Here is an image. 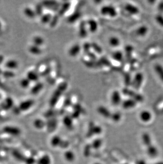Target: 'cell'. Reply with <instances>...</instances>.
<instances>
[{
	"label": "cell",
	"instance_id": "cell-5",
	"mask_svg": "<svg viewBox=\"0 0 163 164\" xmlns=\"http://www.w3.org/2000/svg\"><path fill=\"white\" fill-rule=\"evenodd\" d=\"M82 49V47L80 45L78 44H75L68 49V54L70 57L75 58L80 54Z\"/></svg>",
	"mask_w": 163,
	"mask_h": 164
},
{
	"label": "cell",
	"instance_id": "cell-36",
	"mask_svg": "<svg viewBox=\"0 0 163 164\" xmlns=\"http://www.w3.org/2000/svg\"><path fill=\"white\" fill-rule=\"evenodd\" d=\"M156 164H163V162H158Z\"/></svg>",
	"mask_w": 163,
	"mask_h": 164
},
{
	"label": "cell",
	"instance_id": "cell-20",
	"mask_svg": "<svg viewBox=\"0 0 163 164\" xmlns=\"http://www.w3.org/2000/svg\"><path fill=\"white\" fill-rule=\"evenodd\" d=\"M52 17H53V15L51 13H44L40 18L41 22L44 25L49 24L51 20L52 19Z\"/></svg>",
	"mask_w": 163,
	"mask_h": 164
},
{
	"label": "cell",
	"instance_id": "cell-12",
	"mask_svg": "<svg viewBox=\"0 0 163 164\" xmlns=\"http://www.w3.org/2000/svg\"><path fill=\"white\" fill-rule=\"evenodd\" d=\"M23 14L26 17L30 19H33L34 18H35L37 16L34 10L32 9L30 7H25L23 10Z\"/></svg>",
	"mask_w": 163,
	"mask_h": 164
},
{
	"label": "cell",
	"instance_id": "cell-30",
	"mask_svg": "<svg viewBox=\"0 0 163 164\" xmlns=\"http://www.w3.org/2000/svg\"><path fill=\"white\" fill-rule=\"evenodd\" d=\"M43 6L41 4H39L36 6V9H34V11L36 12V15H39V16H41V15L44 14L43 13Z\"/></svg>",
	"mask_w": 163,
	"mask_h": 164
},
{
	"label": "cell",
	"instance_id": "cell-31",
	"mask_svg": "<svg viewBox=\"0 0 163 164\" xmlns=\"http://www.w3.org/2000/svg\"><path fill=\"white\" fill-rule=\"evenodd\" d=\"M121 117V115L120 113H118V112L111 114V117H112V119L115 122L119 121Z\"/></svg>",
	"mask_w": 163,
	"mask_h": 164
},
{
	"label": "cell",
	"instance_id": "cell-2",
	"mask_svg": "<svg viewBox=\"0 0 163 164\" xmlns=\"http://www.w3.org/2000/svg\"><path fill=\"white\" fill-rule=\"evenodd\" d=\"M100 13L104 16H109L114 18L118 15L116 9L112 5H104L100 9Z\"/></svg>",
	"mask_w": 163,
	"mask_h": 164
},
{
	"label": "cell",
	"instance_id": "cell-19",
	"mask_svg": "<svg viewBox=\"0 0 163 164\" xmlns=\"http://www.w3.org/2000/svg\"><path fill=\"white\" fill-rule=\"evenodd\" d=\"M152 114L147 111H144L140 114V119L142 121L147 122L150 121L152 119Z\"/></svg>",
	"mask_w": 163,
	"mask_h": 164
},
{
	"label": "cell",
	"instance_id": "cell-14",
	"mask_svg": "<svg viewBox=\"0 0 163 164\" xmlns=\"http://www.w3.org/2000/svg\"><path fill=\"white\" fill-rule=\"evenodd\" d=\"M125 9L128 13L132 15H137L139 12V10L137 7L131 4H127L125 6Z\"/></svg>",
	"mask_w": 163,
	"mask_h": 164
},
{
	"label": "cell",
	"instance_id": "cell-4",
	"mask_svg": "<svg viewBox=\"0 0 163 164\" xmlns=\"http://www.w3.org/2000/svg\"><path fill=\"white\" fill-rule=\"evenodd\" d=\"M42 6L53 11H58L60 5L55 1H46L42 2Z\"/></svg>",
	"mask_w": 163,
	"mask_h": 164
},
{
	"label": "cell",
	"instance_id": "cell-26",
	"mask_svg": "<svg viewBox=\"0 0 163 164\" xmlns=\"http://www.w3.org/2000/svg\"><path fill=\"white\" fill-rule=\"evenodd\" d=\"M59 15H53L52 19L51 20V22L49 23V25L51 26V27L54 28L57 25V24H58V21H59Z\"/></svg>",
	"mask_w": 163,
	"mask_h": 164
},
{
	"label": "cell",
	"instance_id": "cell-33",
	"mask_svg": "<svg viewBox=\"0 0 163 164\" xmlns=\"http://www.w3.org/2000/svg\"><path fill=\"white\" fill-rule=\"evenodd\" d=\"M87 56H89V58L92 60H95V59L96 58V56H95V54L91 51L89 53L87 54Z\"/></svg>",
	"mask_w": 163,
	"mask_h": 164
},
{
	"label": "cell",
	"instance_id": "cell-8",
	"mask_svg": "<svg viewBox=\"0 0 163 164\" xmlns=\"http://www.w3.org/2000/svg\"><path fill=\"white\" fill-rule=\"evenodd\" d=\"M34 100L30 99L23 100L19 105V107L22 111H26L30 109L34 104Z\"/></svg>",
	"mask_w": 163,
	"mask_h": 164
},
{
	"label": "cell",
	"instance_id": "cell-37",
	"mask_svg": "<svg viewBox=\"0 0 163 164\" xmlns=\"http://www.w3.org/2000/svg\"><path fill=\"white\" fill-rule=\"evenodd\" d=\"M98 164V163H96V164Z\"/></svg>",
	"mask_w": 163,
	"mask_h": 164
},
{
	"label": "cell",
	"instance_id": "cell-32",
	"mask_svg": "<svg viewBox=\"0 0 163 164\" xmlns=\"http://www.w3.org/2000/svg\"><path fill=\"white\" fill-rule=\"evenodd\" d=\"M147 28L145 27H141L138 29L137 30V34L139 36H142L144 35L145 34H146L147 32Z\"/></svg>",
	"mask_w": 163,
	"mask_h": 164
},
{
	"label": "cell",
	"instance_id": "cell-9",
	"mask_svg": "<svg viewBox=\"0 0 163 164\" xmlns=\"http://www.w3.org/2000/svg\"><path fill=\"white\" fill-rule=\"evenodd\" d=\"M5 66L8 70H15L19 67V63L15 59H10L5 62Z\"/></svg>",
	"mask_w": 163,
	"mask_h": 164
},
{
	"label": "cell",
	"instance_id": "cell-16",
	"mask_svg": "<svg viewBox=\"0 0 163 164\" xmlns=\"http://www.w3.org/2000/svg\"><path fill=\"white\" fill-rule=\"evenodd\" d=\"M28 51L31 54L34 55H39L42 53V49L41 47L36 46V45L32 44L28 48Z\"/></svg>",
	"mask_w": 163,
	"mask_h": 164
},
{
	"label": "cell",
	"instance_id": "cell-11",
	"mask_svg": "<svg viewBox=\"0 0 163 164\" xmlns=\"http://www.w3.org/2000/svg\"><path fill=\"white\" fill-rule=\"evenodd\" d=\"M70 3L69 2H65L61 4L59 8V10L58 11V15L59 17H61L65 14L66 12L70 9Z\"/></svg>",
	"mask_w": 163,
	"mask_h": 164
},
{
	"label": "cell",
	"instance_id": "cell-23",
	"mask_svg": "<svg viewBox=\"0 0 163 164\" xmlns=\"http://www.w3.org/2000/svg\"><path fill=\"white\" fill-rule=\"evenodd\" d=\"M123 53L120 51H116L112 53V58L118 62H121L123 60Z\"/></svg>",
	"mask_w": 163,
	"mask_h": 164
},
{
	"label": "cell",
	"instance_id": "cell-34",
	"mask_svg": "<svg viewBox=\"0 0 163 164\" xmlns=\"http://www.w3.org/2000/svg\"><path fill=\"white\" fill-rule=\"evenodd\" d=\"M72 152H66V157L67 159H68V160H72L73 158H74V156H70V155L72 154Z\"/></svg>",
	"mask_w": 163,
	"mask_h": 164
},
{
	"label": "cell",
	"instance_id": "cell-1",
	"mask_svg": "<svg viewBox=\"0 0 163 164\" xmlns=\"http://www.w3.org/2000/svg\"><path fill=\"white\" fill-rule=\"evenodd\" d=\"M68 87V84L66 82H64L59 84L57 87L55 92H53L51 96L50 101L49 105L51 107H54L57 104L58 101L59 100V98L61 97L64 92L65 91Z\"/></svg>",
	"mask_w": 163,
	"mask_h": 164
},
{
	"label": "cell",
	"instance_id": "cell-15",
	"mask_svg": "<svg viewBox=\"0 0 163 164\" xmlns=\"http://www.w3.org/2000/svg\"><path fill=\"white\" fill-rule=\"evenodd\" d=\"M97 111V112L103 117H106V118L111 117V113H110L109 110L108 109H106V107L103 106H99L98 107Z\"/></svg>",
	"mask_w": 163,
	"mask_h": 164
},
{
	"label": "cell",
	"instance_id": "cell-28",
	"mask_svg": "<svg viewBox=\"0 0 163 164\" xmlns=\"http://www.w3.org/2000/svg\"><path fill=\"white\" fill-rule=\"evenodd\" d=\"M142 140L145 145L148 147L150 145H152V142H151V139L150 137L147 133H144L142 136Z\"/></svg>",
	"mask_w": 163,
	"mask_h": 164
},
{
	"label": "cell",
	"instance_id": "cell-22",
	"mask_svg": "<svg viewBox=\"0 0 163 164\" xmlns=\"http://www.w3.org/2000/svg\"><path fill=\"white\" fill-rule=\"evenodd\" d=\"M109 44L111 47H117L120 44V41L117 37H111L109 39Z\"/></svg>",
	"mask_w": 163,
	"mask_h": 164
},
{
	"label": "cell",
	"instance_id": "cell-24",
	"mask_svg": "<svg viewBox=\"0 0 163 164\" xmlns=\"http://www.w3.org/2000/svg\"><path fill=\"white\" fill-rule=\"evenodd\" d=\"M31 82L28 79L27 77L23 78L20 81V85L23 89H27L30 87Z\"/></svg>",
	"mask_w": 163,
	"mask_h": 164
},
{
	"label": "cell",
	"instance_id": "cell-7",
	"mask_svg": "<svg viewBox=\"0 0 163 164\" xmlns=\"http://www.w3.org/2000/svg\"><path fill=\"white\" fill-rule=\"evenodd\" d=\"M78 35L81 38H85L88 35V29L87 27L86 22L82 21L79 25L78 28Z\"/></svg>",
	"mask_w": 163,
	"mask_h": 164
},
{
	"label": "cell",
	"instance_id": "cell-3",
	"mask_svg": "<svg viewBox=\"0 0 163 164\" xmlns=\"http://www.w3.org/2000/svg\"><path fill=\"white\" fill-rule=\"evenodd\" d=\"M111 102L112 104L115 106H117L119 104H120L121 103H122V97L121 95L120 92L115 90L114 91H113L112 94L111 95Z\"/></svg>",
	"mask_w": 163,
	"mask_h": 164
},
{
	"label": "cell",
	"instance_id": "cell-21",
	"mask_svg": "<svg viewBox=\"0 0 163 164\" xmlns=\"http://www.w3.org/2000/svg\"><path fill=\"white\" fill-rule=\"evenodd\" d=\"M32 44L40 47L44 44V39L40 36H35L33 37L32 39Z\"/></svg>",
	"mask_w": 163,
	"mask_h": 164
},
{
	"label": "cell",
	"instance_id": "cell-17",
	"mask_svg": "<svg viewBox=\"0 0 163 164\" xmlns=\"http://www.w3.org/2000/svg\"><path fill=\"white\" fill-rule=\"evenodd\" d=\"M44 88V85L43 83L40 82H36L35 85H34L31 89L30 92L32 95H37L39 94Z\"/></svg>",
	"mask_w": 163,
	"mask_h": 164
},
{
	"label": "cell",
	"instance_id": "cell-35",
	"mask_svg": "<svg viewBox=\"0 0 163 164\" xmlns=\"http://www.w3.org/2000/svg\"><path fill=\"white\" fill-rule=\"evenodd\" d=\"M64 103H65V105H66V106H68V104H69V105H70V104H71V100L68 98L67 100H65V102H64Z\"/></svg>",
	"mask_w": 163,
	"mask_h": 164
},
{
	"label": "cell",
	"instance_id": "cell-6",
	"mask_svg": "<svg viewBox=\"0 0 163 164\" xmlns=\"http://www.w3.org/2000/svg\"><path fill=\"white\" fill-rule=\"evenodd\" d=\"M87 27L88 31L91 33H95L99 28V25L95 19H90L86 22Z\"/></svg>",
	"mask_w": 163,
	"mask_h": 164
},
{
	"label": "cell",
	"instance_id": "cell-10",
	"mask_svg": "<svg viewBox=\"0 0 163 164\" xmlns=\"http://www.w3.org/2000/svg\"><path fill=\"white\" fill-rule=\"evenodd\" d=\"M26 77L31 82H37L39 79V74H38V73L35 71H29L26 74Z\"/></svg>",
	"mask_w": 163,
	"mask_h": 164
},
{
	"label": "cell",
	"instance_id": "cell-27",
	"mask_svg": "<svg viewBox=\"0 0 163 164\" xmlns=\"http://www.w3.org/2000/svg\"><path fill=\"white\" fill-rule=\"evenodd\" d=\"M91 48L94 51V52H95L96 53L101 54L102 52V47L99 44H97V43L94 42L91 43Z\"/></svg>",
	"mask_w": 163,
	"mask_h": 164
},
{
	"label": "cell",
	"instance_id": "cell-18",
	"mask_svg": "<svg viewBox=\"0 0 163 164\" xmlns=\"http://www.w3.org/2000/svg\"><path fill=\"white\" fill-rule=\"evenodd\" d=\"M81 16V13L79 11H76L71 15H70L67 18V22L70 24H73L76 22Z\"/></svg>",
	"mask_w": 163,
	"mask_h": 164
},
{
	"label": "cell",
	"instance_id": "cell-25",
	"mask_svg": "<svg viewBox=\"0 0 163 164\" xmlns=\"http://www.w3.org/2000/svg\"><path fill=\"white\" fill-rule=\"evenodd\" d=\"M147 152L148 155L151 157H155L158 154V151L156 148L152 145H150L147 147Z\"/></svg>",
	"mask_w": 163,
	"mask_h": 164
},
{
	"label": "cell",
	"instance_id": "cell-29",
	"mask_svg": "<svg viewBox=\"0 0 163 164\" xmlns=\"http://www.w3.org/2000/svg\"><path fill=\"white\" fill-rule=\"evenodd\" d=\"M91 49H92L91 48V43H89V42H86L84 43L83 45V47H82V49L83 50L85 53H86V54L90 52H91Z\"/></svg>",
	"mask_w": 163,
	"mask_h": 164
},
{
	"label": "cell",
	"instance_id": "cell-13",
	"mask_svg": "<svg viewBox=\"0 0 163 164\" xmlns=\"http://www.w3.org/2000/svg\"><path fill=\"white\" fill-rule=\"evenodd\" d=\"M136 101L133 99H128L123 100L122 102V105L123 109H130L135 107L136 105Z\"/></svg>",
	"mask_w": 163,
	"mask_h": 164
}]
</instances>
